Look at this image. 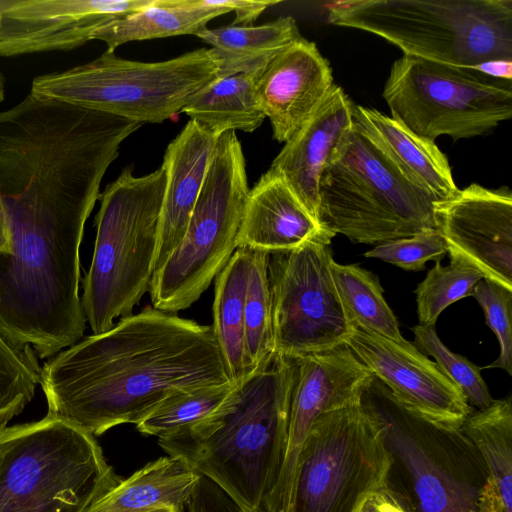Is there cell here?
<instances>
[{"instance_id": "3957f363", "label": "cell", "mask_w": 512, "mask_h": 512, "mask_svg": "<svg viewBox=\"0 0 512 512\" xmlns=\"http://www.w3.org/2000/svg\"><path fill=\"white\" fill-rule=\"evenodd\" d=\"M165 186L162 165L144 176L126 167L99 196L94 251L81 298L93 334L132 314L149 290Z\"/></svg>"}, {"instance_id": "83f0119b", "label": "cell", "mask_w": 512, "mask_h": 512, "mask_svg": "<svg viewBox=\"0 0 512 512\" xmlns=\"http://www.w3.org/2000/svg\"><path fill=\"white\" fill-rule=\"evenodd\" d=\"M330 271L341 302L355 326L394 341L405 340L375 274L357 264H339L334 259Z\"/></svg>"}, {"instance_id": "8fae6325", "label": "cell", "mask_w": 512, "mask_h": 512, "mask_svg": "<svg viewBox=\"0 0 512 512\" xmlns=\"http://www.w3.org/2000/svg\"><path fill=\"white\" fill-rule=\"evenodd\" d=\"M383 98L395 121L433 142L481 136L512 117L511 80L404 55L391 66Z\"/></svg>"}, {"instance_id": "7402d4cb", "label": "cell", "mask_w": 512, "mask_h": 512, "mask_svg": "<svg viewBox=\"0 0 512 512\" xmlns=\"http://www.w3.org/2000/svg\"><path fill=\"white\" fill-rule=\"evenodd\" d=\"M200 475L183 460L164 456L144 465L98 499L86 512H184Z\"/></svg>"}, {"instance_id": "52a82bcc", "label": "cell", "mask_w": 512, "mask_h": 512, "mask_svg": "<svg viewBox=\"0 0 512 512\" xmlns=\"http://www.w3.org/2000/svg\"><path fill=\"white\" fill-rule=\"evenodd\" d=\"M434 202L354 129L319 181L321 223L353 243L381 244L437 230Z\"/></svg>"}, {"instance_id": "d6a6232c", "label": "cell", "mask_w": 512, "mask_h": 512, "mask_svg": "<svg viewBox=\"0 0 512 512\" xmlns=\"http://www.w3.org/2000/svg\"><path fill=\"white\" fill-rule=\"evenodd\" d=\"M413 345L424 355H430L441 371L457 386L474 410L490 406L492 398L480 368L466 357L452 352L438 337L434 327H412Z\"/></svg>"}, {"instance_id": "4316f807", "label": "cell", "mask_w": 512, "mask_h": 512, "mask_svg": "<svg viewBox=\"0 0 512 512\" xmlns=\"http://www.w3.org/2000/svg\"><path fill=\"white\" fill-rule=\"evenodd\" d=\"M479 451L491 480L505 506H512V397L494 400L474 410L460 427Z\"/></svg>"}, {"instance_id": "484cf974", "label": "cell", "mask_w": 512, "mask_h": 512, "mask_svg": "<svg viewBox=\"0 0 512 512\" xmlns=\"http://www.w3.org/2000/svg\"><path fill=\"white\" fill-rule=\"evenodd\" d=\"M251 251L247 247H238L215 278L212 328L234 383L247 376L244 311Z\"/></svg>"}, {"instance_id": "7c38bea8", "label": "cell", "mask_w": 512, "mask_h": 512, "mask_svg": "<svg viewBox=\"0 0 512 512\" xmlns=\"http://www.w3.org/2000/svg\"><path fill=\"white\" fill-rule=\"evenodd\" d=\"M326 230L298 247L269 252L267 274L275 353L297 359L346 344L355 324L335 287Z\"/></svg>"}, {"instance_id": "603a6c76", "label": "cell", "mask_w": 512, "mask_h": 512, "mask_svg": "<svg viewBox=\"0 0 512 512\" xmlns=\"http://www.w3.org/2000/svg\"><path fill=\"white\" fill-rule=\"evenodd\" d=\"M231 11V0H152L137 12L104 24L92 40L104 42L107 51L114 52L131 41L197 35L210 20Z\"/></svg>"}, {"instance_id": "d590c367", "label": "cell", "mask_w": 512, "mask_h": 512, "mask_svg": "<svg viewBox=\"0 0 512 512\" xmlns=\"http://www.w3.org/2000/svg\"><path fill=\"white\" fill-rule=\"evenodd\" d=\"M184 512H244L219 486L200 475Z\"/></svg>"}, {"instance_id": "8992f818", "label": "cell", "mask_w": 512, "mask_h": 512, "mask_svg": "<svg viewBox=\"0 0 512 512\" xmlns=\"http://www.w3.org/2000/svg\"><path fill=\"white\" fill-rule=\"evenodd\" d=\"M121 480L95 436L60 418L0 429V512H86Z\"/></svg>"}, {"instance_id": "7a4b0ae2", "label": "cell", "mask_w": 512, "mask_h": 512, "mask_svg": "<svg viewBox=\"0 0 512 512\" xmlns=\"http://www.w3.org/2000/svg\"><path fill=\"white\" fill-rule=\"evenodd\" d=\"M296 360L275 353L234 384L207 417L159 439L172 457L219 486L244 512H260L284 460Z\"/></svg>"}, {"instance_id": "44dd1931", "label": "cell", "mask_w": 512, "mask_h": 512, "mask_svg": "<svg viewBox=\"0 0 512 512\" xmlns=\"http://www.w3.org/2000/svg\"><path fill=\"white\" fill-rule=\"evenodd\" d=\"M326 230L269 168L249 190L238 247L267 252L288 250Z\"/></svg>"}, {"instance_id": "d6986e66", "label": "cell", "mask_w": 512, "mask_h": 512, "mask_svg": "<svg viewBox=\"0 0 512 512\" xmlns=\"http://www.w3.org/2000/svg\"><path fill=\"white\" fill-rule=\"evenodd\" d=\"M217 138L193 120L169 143L154 272L178 245L200 194Z\"/></svg>"}, {"instance_id": "4fadbf2b", "label": "cell", "mask_w": 512, "mask_h": 512, "mask_svg": "<svg viewBox=\"0 0 512 512\" xmlns=\"http://www.w3.org/2000/svg\"><path fill=\"white\" fill-rule=\"evenodd\" d=\"M284 460L260 512H291L298 458L315 420L356 401L372 377L346 345L297 358Z\"/></svg>"}, {"instance_id": "8d00e7d4", "label": "cell", "mask_w": 512, "mask_h": 512, "mask_svg": "<svg viewBox=\"0 0 512 512\" xmlns=\"http://www.w3.org/2000/svg\"><path fill=\"white\" fill-rule=\"evenodd\" d=\"M354 512H416L407 496L389 484L366 495Z\"/></svg>"}, {"instance_id": "4dcf8cb0", "label": "cell", "mask_w": 512, "mask_h": 512, "mask_svg": "<svg viewBox=\"0 0 512 512\" xmlns=\"http://www.w3.org/2000/svg\"><path fill=\"white\" fill-rule=\"evenodd\" d=\"M483 274L471 264L450 258L449 265L440 262L430 269L415 290L419 325L434 327L440 314L451 304L472 295Z\"/></svg>"}, {"instance_id": "e0dca14e", "label": "cell", "mask_w": 512, "mask_h": 512, "mask_svg": "<svg viewBox=\"0 0 512 512\" xmlns=\"http://www.w3.org/2000/svg\"><path fill=\"white\" fill-rule=\"evenodd\" d=\"M332 69L315 43L301 37L262 71L257 101L270 120L273 137L286 143L316 113L333 87Z\"/></svg>"}, {"instance_id": "836d02e7", "label": "cell", "mask_w": 512, "mask_h": 512, "mask_svg": "<svg viewBox=\"0 0 512 512\" xmlns=\"http://www.w3.org/2000/svg\"><path fill=\"white\" fill-rule=\"evenodd\" d=\"M471 296L482 308L486 324L499 342L498 358L484 368H501L512 375V290L483 278Z\"/></svg>"}, {"instance_id": "ffe728a7", "label": "cell", "mask_w": 512, "mask_h": 512, "mask_svg": "<svg viewBox=\"0 0 512 512\" xmlns=\"http://www.w3.org/2000/svg\"><path fill=\"white\" fill-rule=\"evenodd\" d=\"M354 130L366 138L413 185L434 201L452 197L458 187L445 154L380 111L353 107Z\"/></svg>"}, {"instance_id": "f546056e", "label": "cell", "mask_w": 512, "mask_h": 512, "mask_svg": "<svg viewBox=\"0 0 512 512\" xmlns=\"http://www.w3.org/2000/svg\"><path fill=\"white\" fill-rule=\"evenodd\" d=\"M234 384L202 387L174 394L137 423L136 428L140 433L158 439L182 433L211 414Z\"/></svg>"}, {"instance_id": "cb8c5ba5", "label": "cell", "mask_w": 512, "mask_h": 512, "mask_svg": "<svg viewBox=\"0 0 512 512\" xmlns=\"http://www.w3.org/2000/svg\"><path fill=\"white\" fill-rule=\"evenodd\" d=\"M260 75H217L189 98L181 112L216 138L227 131L253 132L265 119L256 94Z\"/></svg>"}, {"instance_id": "277c9868", "label": "cell", "mask_w": 512, "mask_h": 512, "mask_svg": "<svg viewBox=\"0 0 512 512\" xmlns=\"http://www.w3.org/2000/svg\"><path fill=\"white\" fill-rule=\"evenodd\" d=\"M328 22L384 38L404 56L472 68L512 61V0H349Z\"/></svg>"}, {"instance_id": "ba28073f", "label": "cell", "mask_w": 512, "mask_h": 512, "mask_svg": "<svg viewBox=\"0 0 512 512\" xmlns=\"http://www.w3.org/2000/svg\"><path fill=\"white\" fill-rule=\"evenodd\" d=\"M249 186L234 131L220 135L181 241L154 272L152 306L176 314L193 305L238 248Z\"/></svg>"}, {"instance_id": "9c48e42d", "label": "cell", "mask_w": 512, "mask_h": 512, "mask_svg": "<svg viewBox=\"0 0 512 512\" xmlns=\"http://www.w3.org/2000/svg\"><path fill=\"white\" fill-rule=\"evenodd\" d=\"M218 75L211 49L160 62L131 61L105 51L67 70L35 77L30 92L139 123H161Z\"/></svg>"}, {"instance_id": "e575fe53", "label": "cell", "mask_w": 512, "mask_h": 512, "mask_svg": "<svg viewBox=\"0 0 512 512\" xmlns=\"http://www.w3.org/2000/svg\"><path fill=\"white\" fill-rule=\"evenodd\" d=\"M448 247L437 230L376 245L364 256L388 262L407 271H420L428 261L440 262Z\"/></svg>"}, {"instance_id": "7bdbcfd3", "label": "cell", "mask_w": 512, "mask_h": 512, "mask_svg": "<svg viewBox=\"0 0 512 512\" xmlns=\"http://www.w3.org/2000/svg\"><path fill=\"white\" fill-rule=\"evenodd\" d=\"M5 3H6V0H0V13H1V10L4 7Z\"/></svg>"}, {"instance_id": "74e56055", "label": "cell", "mask_w": 512, "mask_h": 512, "mask_svg": "<svg viewBox=\"0 0 512 512\" xmlns=\"http://www.w3.org/2000/svg\"><path fill=\"white\" fill-rule=\"evenodd\" d=\"M279 3L277 0L255 1V0H231L232 11L236 14L234 25L248 26L249 23L269 6Z\"/></svg>"}, {"instance_id": "ab89813d", "label": "cell", "mask_w": 512, "mask_h": 512, "mask_svg": "<svg viewBox=\"0 0 512 512\" xmlns=\"http://www.w3.org/2000/svg\"><path fill=\"white\" fill-rule=\"evenodd\" d=\"M12 239L8 216L0 195V255L11 251Z\"/></svg>"}, {"instance_id": "30bf717a", "label": "cell", "mask_w": 512, "mask_h": 512, "mask_svg": "<svg viewBox=\"0 0 512 512\" xmlns=\"http://www.w3.org/2000/svg\"><path fill=\"white\" fill-rule=\"evenodd\" d=\"M392 464L383 431L359 398L325 412L300 452L291 512H354L389 484Z\"/></svg>"}, {"instance_id": "b9f144b4", "label": "cell", "mask_w": 512, "mask_h": 512, "mask_svg": "<svg viewBox=\"0 0 512 512\" xmlns=\"http://www.w3.org/2000/svg\"><path fill=\"white\" fill-rule=\"evenodd\" d=\"M148 512H178V511L175 509H172V508L163 507V508H157V509H154V510H151Z\"/></svg>"}, {"instance_id": "1f68e13d", "label": "cell", "mask_w": 512, "mask_h": 512, "mask_svg": "<svg viewBox=\"0 0 512 512\" xmlns=\"http://www.w3.org/2000/svg\"><path fill=\"white\" fill-rule=\"evenodd\" d=\"M40 371L34 350L15 344L0 327V429L33 399Z\"/></svg>"}, {"instance_id": "5bb4252c", "label": "cell", "mask_w": 512, "mask_h": 512, "mask_svg": "<svg viewBox=\"0 0 512 512\" xmlns=\"http://www.w3.org/2000/svg\"><path fill=\"white\" fill-rule=\"evenodd\" d=\"M346 345L402 405L425 420L459 429L472 411L457 386L409 341L355 326Z\"/></svg>"}, {"instance_id": "2e32d148", "label": "cell", "mask_w": 512, "mask_h": 512, "mask_svg": "<svg viewBox=\"0 0 512 512\" xmlns=\"http://www.w3.org/2000/svg\"><path fill=\"white\" fill-rule=\"evenodd\" d=\"M151 1L6 0L0 13V57L75 49L104 24Z\"/></svg>"}, {"instance_id": "f1b7e54d", "label": "cell", "mask_w": 512, "mask_h": 512, "mask_svg": "<svg viewBox=\"0 0 512 512\" xmlns=\"http://www.w3.org/2000/svg\"><path fill=\"white\" fill-rule=\"evenodd\" d=\"M244 311L247 376L264 367L275 354L271 298L267 274L269 252L251 249Z\"/></svg>"}, {"instance_id": "f35d334b", "label": "cell", "mask_w": 512, "mask_h": 512, "mask_svg": "<svg viewBox=\"0 0 512 512\" xmlns=\"http://www.w3.org/2000/svg\"><path fill=\"white\" fill-rule=\"evenodd\" d=\"M472 68L493 78L512 80V61L492 60Z\"/></svg>"}, {"instance_id": "d4e9b609", "label": "cell", "mask_w": 512, "mask_h": 512, "mask_svg": "<svg viewBox=\"0 0 512 512\" xmlns=\"http://www.w3.org/2000/svg\"><path fill=\"white\" fill-rule=\"evenodd\" d=\"M211 45L218 64V75L262 73L267 64L302 36L291 16L259 26L228 25L205 28L197 35Z\"/></svg>"}, {"instance_id": "6da1fadb", "label": "cell", "mask_w": 512, "mask_h": 512, "mask_svg": "<svg viewBox=\"0 0 512 512\" xmlns=\"http://www.w3.org/2000/svg\"><path fill=\"white\" fill-rule=\"evenodd\" d=\"M234 383L210 325L145 306L82 337L40 371L48 415L98 436L174 394Z\"/></svg>"}, {"instance_id": "5b68a950", "label": "cell", "mask_w": 512, "mask_h": 512, "mask_svg": "<svg viewBox=\"0 0 512 512\" xmlns=\"http://www.w3.org/2000/svg\"><path fill=\"white\" fill-rule=\"evenodd\" d=\"M359 399L402 467L416 512H509L479 451L460 428H443L420 417L373 375Z\"/></svg>"}, {"instance_id": "ac0fdd59", "label": "cell", "mask_w": 512, "mask_h": 512, "mask_svg": "<svg viewBox=\"0 0 512 512\" xmlns=\"http://www.w3.org/2000/svg\"><path fill=\"white\" fill-rule=\"evenodd\" d=\"M353 107L344 90L334 84L316 113L285 143L270 166L320 223L319 181L354 129Z\"/></svg>"}, {"instance_id": "9a60e30c", "label": "cell", "mask_w": 512, "mask_h": 512, "mask_svg": "<svg viewBox=\"0 0 512 512\" xmlns=\"http://www.w3.org/2000/svg\"><path fill=\"white\" fill-rule=\"evenodd\" d=\"M436 229L450 258L476 267L484 279L512 290V193L473 183L433 203Z\"/></svg>"}, {"instance_id": "60d3db41", "label": "cell", "mask_w": 512, "mask_h": 512, "mask_svg": "<svg viewBox=\"0 0 512 512\" xmlns=\"http://www.w3.org/2000/svg\"><path fill=\"white\" fill-rule=\"evenodd\" d=\"M4 97H5V79H4L2 72L0 71V102H2L4 100Z\"/></svg>"}]
</instances>
